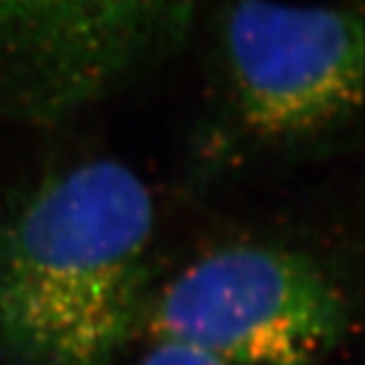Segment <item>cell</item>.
Segmentation results:
<instances>
[{"label":"cell","instance_id":"cell-1","mask_svg":"<svg viewBox=\"0 0 365 365\" xmlns=\"http://www.w3.org/2000/svg\"><path fill=\"white\" fill-rule=\"evenodd\" d=\"M156 212L115 159L0 200V365H117L143 324Z\"/></svg>","mask_w":365,"mask_h":365},{"label":"cell","instance_id":"cell-2","mask_svg":"<svg viewBox=\"0 0 365 365\" xmlns=\"http://www.w3.org/2000/svg\"><path fill=\"white\" fill-rule=\"evenodd\" d=\"M141 328L227 365H319L346 336L350 304L312 255L236 242L178 271L148 299Z\"/></svg>","mask_w":365,"mask_h":365},{"label":"cell","instance_id":"cell-3","mask_svg":"<svg viewBox=\"0 0 365 365\" xmlns=\"http://www.w3.org/2000/svg\"><path fill=\"white\" fill-rule=\"evenodd\" d=\"M207 0H0V119L66 121L187 40Z\"/></svg>","mask_w":365,"mask_h":365},{"label":"cell","instance_id":"cell-4","mask_svg":"<svg viewBox=\"0 0 365 365\" xmlns=\"http://www.w3.org/2000/svg\"><path fill=\"white\" fill-rule=\"evenodd\" d=\"M216 46L236 115L259 141H310L361 113L359 0H227L216 16Z\"/></svg>","mask_w":365,"mask_h":365},{"label":"cell","instance_id":"cell-5","mask_svg":"<svg viewBox=\"0 0 365 365\" xmlns=\"http://www.w3.org/2000/svg\"><path fill=\"white\" fill-rule=\"evenodd\" d=\"M139 365H227L225 361L196 348L174 341H152Z\"/></svg>","mask_w":365,"mask_h":365}]
</instances>
